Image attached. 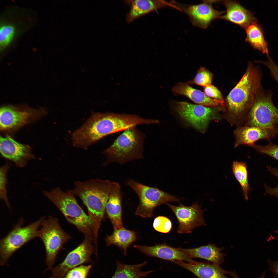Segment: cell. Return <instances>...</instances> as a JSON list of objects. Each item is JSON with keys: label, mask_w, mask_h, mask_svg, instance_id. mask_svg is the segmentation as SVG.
I'll use <instances>...</instances> for the list:
<instances>
[{"label": "cell", "mask_w": 278, "mask_h": 278, "mask_svg": "<svg viewBox=\"0 0 278 278\" xmlns=\"http://www.w3.org/2000/svg\"><path fill=\"white\" fill-rule=\"evenodd\" d=\"M148 119L135 114L112 112L93 113L72 135L74 147L87 149L104 137L131 127L148 124Z\"/></svg>", "instance_id": "1"}, {"label": "cell", "mask_w": 278, "mask_h": 278, "mask_svg": "<svg viewBox=\"0 0 278 278\" xmlns=\"http://www.w3.org/2000/svg\"><path fill=\"white\" fill-rule=\"evenodd\" d=\"M261 76L255 65L249 63L240 81L226 99L227 118L236 124L249 111L261 91Z\"/></svg>", "instance_id": "2"}, {"label": "cell", "mask_w": 278, "mask_h": 278, "mask_svg": "<svg viewBox=\"0 0 278 278\" xmlns=\"http://www.w3.org/2000/svg\"><path fill=\"white\" fill-rule=\"evenodd\" d=\"M112 182L99 179L74 182L75 187L68 191L78 196L87 207L93 223L94 241H98V232L106 210Z\"/></svg>", "instance_id": "3"}, {"label": "cell", "mask_w": 278, "mask_h": 278, "mask_svg": "<svg viewBox=\"0 0 278 278\" xmlns=\"http://www.w3.org/2000/svg\"><path fill=\"white\" fill-rule=\"evenodd\" d=\"M42 192L66 220L83 234L84 238L94 241L92 221L78 204L74 195L68 191H63L58 186L50 191L43 190Z\"/></svg>", "instance_id": "4"}, {"label": "cell", "mask_w": 278, "mask_h": 278, "mask_svg": "<svg viewBox=\"0 0 278 278\" xmlns=\"http://www.w3.org/2000/svg\"><path fill=\"white\" fill-rule=\"evenodd\" d=\"M137 126L124 131L113 143L103 152L106 158L104 166L116 162L123 165L127 162L143 158L144 134Z\"/></svg>", "instance_id": "5"}, {"label": "cell", "mask_w": 278, "mask_h": 278, "mask_svg": "<svg viewBox=\"0 0 278 278\" xmlns=\"http://www.w3.org/2000/svg\"><path fill=\"white\" fill-rule=\"evenodd\" d=\"M45 216L23 226L24 219L21 218L12 229L0 240V264L3 266L18 250L27 242L38 237L39 230Z\"/></svg>", "instance_id": "6"}, {"label": "cell", "mask_w": 278, "mask_h": 278, "mask_svg": "<svg viewBox=\"0 0 278 278\" xmlns=\"http://www.w3.org/2000/svg\"><path fill=\"white\" fill-rule=\"evenodd\" d=\"M44 245L47 268L53 267L58 252L70 236L62 228L58 219L51 216H44L39 228L38 237Z\"/></svg>", "instance_id": "7"}, {"label": "cell", "mask_w": 278, "mask_h": 278, "mask_svg": "<svg viewBox=\"0 0 278 278\" xmlns=\"http://www.w3.org/2000/svg\"><path fill=\"white\" fill-rule=\"evenodd\" d=\"M126 185L132 189L138 197L140 203L135 214L144 218H151L154 209L158 205L170 202H180L176 196L159 189L141 184L132 179L126 182Z\"/></svg>", "instance_id": "8"}, {"label": "cell", "mask_w": 278, "mask_h": 278, "mask_svg": "<svg viewBox=\"0 0 278 278\" xmlns=\"http://www.w3.org/2000/svg\"><path fill=\"white\" fill-rule=\"evenodd\" d=\"M248 119L249 126L278 133V109L271 95L261 90L249 111Z\"/></svg>", "instance_id": "9"}, {"label": "cell", "mask_w": 278, "mask_h": 278, "mask_svg": "<svg viewBox=\"0 0 278 278\" xmlns=\"http://www.w3.org/2000/svg\"><path fill=\"white\" fill-rule=\"evenodd\" d=\"M45 111L23 106L7 105L0 109V128L2 131L14 130L42 117Z\"/></svg>", "instance_id": "10"}, {"label": "cell", "mask_w": 278, "mask_h": 278, "mask_svg": "<svg viewBox=\"0 0 278 278\" xmlns=\"http://www.w3.org/2000/svg\"><path fill=\"white\" fill-rule=\"evenodd\" d=\"M175 108L181 117L202 133L205 131L210 121L220 117L216 109L186 102H177Z\"/></svg>", "instance_id": "11"}, {"label": "cell", "mask_w": 278, "mask_h": 278, "mask_svg": "<svg viewBox=\"0 0 278 278\" xmlns=\"http://www.w3.org/2000/svg\"><path fill=\"white\" fill-rule=\"evenodd\" d=\"M93 241L85 239L77 247L70 252L58 265L52 267L51 275L48 278H64L69 271L86 263L90 262L95 251Z\"/></svg>", "instance_id": "12"}, {"label": "cell", "mask_w": 278, "mask_h": 278, "mask_svg": "<svg viewBox=\"0 0 278 278\" xmlns=\"http://www.w3.org/2000/svg\"><path fill=\"white\" fill-rule=\"evenodd\" d=\"M175 215L178 222L177 232L180 234L191 233L196 227L205 225L203 215L204 210L197 202L190 206H185L180 202L176 206L167 203Z\"/></svg>", "instance_id": "13"}, {"label": "cell", "mask_w": 278, "mask_h": 278, "mask_svg": "<svg viewBox=\"0 0 278 278\" xmlns=\"http://www.w3.org/2000/svg\"><path fill=\"white\" fill-rule=\"evenodd\" d=\"M0 152L2 157L19 168L25 167L29 161L35 158L29 146L18 142L8 135L0 136Z\"/></svg>", "instance_id": "14"}, {"label": "cell", "mask_w": 278, "mask_h": 278, "mask_svg": "<svg viewBox=\"0 0 278 278\" xmlns=\"http://www.w3.org/2000/svg\"><path fill=\"white\" fill-rule=\"evenodd\" d=\"M204 1L203 3L197 5H184L175 2L176 5L189 17L190 21L194 26L206 28L214 19L220 18L223 12L215 10L211 2Z\"/></svg>", "instance_id": "15"}, {"label": "cell", "mask_w": 278, "mask_h": 278, "mask_svg": "<svg viewBox=\"0 0 278 278\" xmlns=\"http://www.w3.org/2000/svg\"><path fill=\"white\" fill-rule=\"evenodd\" d=\"M134 247L146 255L168 260L172 262L175 260H182L188 263L195 261L179 249L164 243L157 244L152 246L135 245Z\"/></svg>", "instance_id": "16"}, {"label": "cell", "mask_w": 278, "mask_h": 278, "mask_svg": "<svg viewBox=\"0 0 278 278\" xmlns=\"http://www.w3.org/2000/svg\"><path fill=\"white\" fill-rule=\"evenodd\" d=\"M172 91L175 95L185 96L199 105L225 110L224 103L208 97L204 92L193 88L187 83H178L173 87Z\"/></svg>", "instance_id": "17"}, {"label": "cell", "mask_w": 278, "mask_h": 278, "mask_svg": "<svg viewBox=\"0 0 278 278\" xmlns=\"http://www.w3.org/2000/svg\"><path fill=\"white\" fill-rule=\"evenodd\" d=\"M172 262L190 271L198 278H229L225 275L229 274L230 272L213 263L196 261L188 263L182 260H175Z\"/></svg>", "instance_id": "18"}, {"label": "cell", "mask_w": 278, "mask_h": 278, "mask_svg": "<svg viewBox=\"0 0 278 278\" xmlns=\"http://www.w3.org/2000/svg\"><path fill=\"white\" fill-rule=\"evenodd\" d=\"M120 187L118 183L112 182L106 208L108 216L113 225L114 230L124 227L122 218V193Z\"/></svg>", "instance_id": "19"}, {"label": "cell", "mask_w": 278, "mask_h": 278, "mask_svg": "<svg viewBox=\"0 0 278 278\" xmlns=\"http://www.w3.org/2000/svg\"><path fill=\"white\" fill-rule=\"evenodd\" d=\"M131 9L128 14L126 21L129 23L138 18L150 12L166 6L179 10L180 9L172 2L164 0H137L129 1Z\"/></svg>", "instance_id": "20"}, {"label": "cell", "mask_w": 278, "mask_h": 278, "mask_svg": "<svg viewBox=\"0 0 278 278\" xmlns=\"http://www.w3.org/2000/svg\"><path fill=\"white\" fill-rule=\"evenodd\" d=\"M278 133L256 126H248L239 127L234 132L236 138L235 146L242 144L252 145L259 140L269 139Z\"/></svg>", "instance_id": "21"}, {"label": "cell", "mask_w": 278, "mask_h": 278, "mask_svg": "<svg viewBox=\"0 0 278 278\" xmlns=\"http://www.w3.org/2000/svg\"><path fill=\"white\" fill-rule=\"evenodd\" d=\"M226 8V14L220 18L238 25L246 29L254 21L250 12L239 3L231 1L223 2Z\"/></svg>", "instance_id": "22"}, {"label": "cell", "mask_w": 278, "mask_h": 278, "mask_svg": "<svg viewBox=\"0 0 278 278\" xmlns=\"http://www.w3.org/2000/svg\"><path fill=\"white\" fill-rule=\"evenodd\" d=\"M178 248L192 258H203L219 265L223 263L224 257L225 256L222 252L224 248H219L214 244H209L206 245L192 248Z\"/></svg>", "instance_id": "23"}, {"label": "cell", "mask_w": 278, "mask_h": 278, "mask_svg": "<svg viewBox=\"0 0 278 278\" xmlns=\"http://www.w3.org/2000/svg\"><path fill=\"white\" fill-rule=\"evenodd\" d=\"M137 239L136 233L133 231L123 227L114 230L110 235H107L105 239L106 245H114L123 250L125 256L127 255L128 248Z\"/></svg>", "instance_id": "24"}, {"label": "cell", "mask_w": 278, "mask_h": 278, "mask_svg": "<svg viewBox=\"0 0 278 278\" xmlns=\"http://www.w3.org/2000/svg\"><path fill=\"white\" fill-rule=\"evenodd\" d=\"M146 261L135 265H126L116 261V268L111 278H140L147 276L154 270L144 271L142 268L147 263Z\"/></svg>", "instance_id": "25"}, {"label": "cell", "mask_w": 278, "mask_h": 278, "mask_svg": "<svg viewBox=\"0 0 278 278\" xmlns=\"http://www.w3.org/2000/svg\"><path fill=\"white\" fill-rule=\"evenodd\" d=\"M246 40L254 48L264 54H268L267 45L259 26L255 21L252 22L246 29Z\"/></svg>", "instance_id": "26"}, {"label": "cell", "mask_w": 278, "mask_h": 278, "mask_svg": "<svg viewBox=\"0 0 278 278\" xmlns=\"http://www.w3.org/2000/svg\"><path fill=\"white\" fill-rule=\"evenodd\" d=\"M232 168L233 174L241 186L244 198L247 200L250 188L248 182L246 163L242 161H234Z\"/></svg>", "instance_id": "27"}, {"label": "cell", "mask_w": 278, "mask_h": 278, "mask_svg": "<svg viewBox=\"0 0 278 278\" xmlns=\"http://www.w3.org/2000/svg\"><path fill=\"white\" fill-rule=\"evenodd\" d=\"M10 165L6 163L0 168V198L3 201L7 207L11 209V206L7 196V175Z\"/></svg>", "instance_id": "28"}, {"label": "cell", "mask_w": 278, "mask_h": 278, "mask_svg": "<svg viewBox=\"0 0 278 278\" xmlns=\"http://www.w3.org/2000/svg\"><path fill=\"white\" fill-rule=\"evenodd\" d=\"M213 79L212 73L206 68L201 67L194 79L190 83L204 87L211 84Z\"/></svg>", "instance_id": "29"}, {"label": "cell", "mask_w": 278, "mask_h": 278, "mask_svg": "<svg viewBox=\"0 0 278 278\" xmlns=\"http://www.w3.org/2000/svg\"><path fill=\"white\" fill-rule=\"evenodd\" d=\"M15 29L9 24H4L1 26L0 29V45L2 49H4L10 43L14 36Z\"/></svg>", "instance_id": "30"}, {"label": "cell", "mask_w": 278, "mask_h": 278, "mask_svg": "<svg viewBox=\"0 0 278 278\" xmlns=\"http://www.w3.org/2000/svg\"><path fill=\"white\" fill-rule=\"evenodd\" d=\"M153 226L158 232L167 233L171 230L172 224L171 221L168 218L163 216H159L154 219Z\"/></svg>", "instance_id": "31"}, {"label": "cell", "mask_w": 278, "mask_h": 278, "mask_svg": "<svg viewBox=\"0 0 278 278\" xmlns=\"http://www.w3.org/2000/svg\"><path fill=\"white\" fill-rule=\"evenodd\" d=\"M92 266L81 265L69 271L64 278H86Z\"/></svg>", "instance_id": "32"}, {"label": "cell", "mask_w": 278, "mask_h": 278, "mask_svg": "<svg viewBox=\"0 0 278 278\" xmlns=\"http://www.w3.org/2000/svg\"><path fill=\"white\" fill-rule=\"evenodd\" d=\"M262 153L269 155L278 161V145L271 143L266 145H249Z\"/></svg>", "instance_id": "33"}, {"label": "cell", "mask_w": 278, "mask_h": 278, "mask_svg": "<svg viewBox=\"0 0 278 278\" xmlns=\"http://www.w3.org/2000/svg\"><path fill=\"white\" fill-rule=\"evenodd\" d=\"M205 94L208 97L224 103V100L220 90L212 84L204 87Z\"/></svg>", "instance_id": "34"}, {"label": "cell", "mask_w": 278, "mask_h": 278, "mask_svg": "<svg viewBox=\"0 0 278 278\" xmlns=\"http://www.w3.org/2000/svg\"><path fill=\"white\" fill-rule=\"evenodd\" d=\"M267 171L271 174L275 176L278 179V169L273 167L271 166L267 167ZM264 187L265 190V194H268L271 196H278V185L277 187L272 188L269 187L265 184Z\"/></svg>", "instance_id": "35"}, {"label": "cell", "mask_w": 278, "mask_h": 278, "mask_svg": "<svg viewBox=\"0 0 278 278\" xmlns=\"http://www.w3.org/2000/svg\"><path fill=\"white\" fill-rule=\"evenodd\" d=\"M260 62L267 67L272 76L278 83V66L276 65L270 58L267 61Z\"/></svg>", "instance_id": "36"}, {"label": "cell", "mask_w": 278, "mask_h": 278, "mask_svg": "<svg viewBox=\"0 0 278 278\" xmlns=\"http://www.w3.org/2000/svg\"><path fill=\"white\" fill-rule=\"evenodd\" d=\"M270 270L274 275V278H278V261H268Z\"/></svg>", "instance_id": "37"}, {"label": "cell", "mask_w": 278, "mask_h": 278, "mask_svg": "<svg viewBox=\"0 0 278 278\" xmlns=\"http://www.w3.org/2000/svg\"><path fill=\"white\" fill-rule=\"evenodd\" d=\"M265 274V272H264L262 276L258 278H264ZM229 275L231 276L233 278H240L236 273L234 271L233 272L231 271Z\"/></svg>", "instance_id": "38"}, {"label": "cell", "mask_w": 278, "mask_h": 278, "mask_svg": "<svg viewBox=\"0 0 278 278\" xmlns=\"http://www.w3.org/2000/svg\"><path fill=\"white\" fill-rule=\"evenodd\" d=\"M277 125H278V123H277Z\"/></svg>", "instance_id": "39"}]
</instances>
